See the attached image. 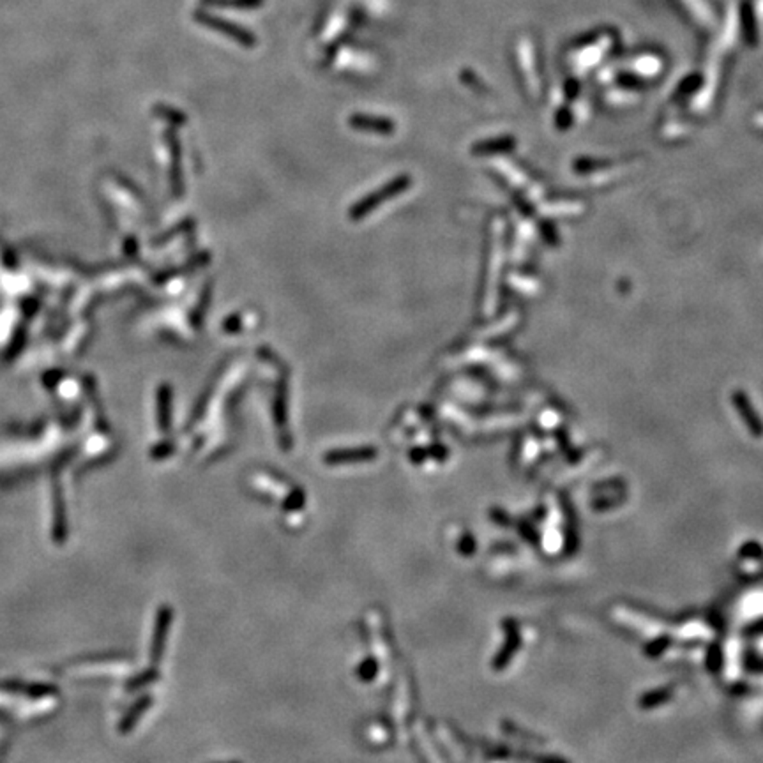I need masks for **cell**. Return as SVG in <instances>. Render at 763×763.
<instances>
[{
    "label": "cell",
    "mask_w": 763,
    "mask_h": 763,
    "mask_svg": "<svg viewBox=\"0 0 763 763\" xmlns=\"http://www.w3.org/2000/svg\"><path fill=\"white\" fill-rule=\"evenodd\" d=\"M194 18H196L202 25L209 27V29L216 30V32L223 34V36H228L230 39H234L237 45L246 46V48H253V46L256 45V36H253V34L249 32V30L244 29V27L231 23V21H227L223 20V18L212 16V14H207V13H196L194 14Z\"/></svg>",
    "instance_id": "obj_1"
},
{
    "label": "cell",
    "mask_w": 763,
    "mask_h": 763,
    "mask_svg": "<svg viewBox=\"0 0 763 763\" xmlns=\"http://www.w3.org/2000/svg\"><path fill=\"white\" fill-rule=\"evenodd\" d=\"M407 186H409V179H407V177L398 179V181L391 182L387 187H384V190L378 191V193H375L373 196H369L367 200L361 202L359 205L355 207V209H352V216H354V218H361V216L367 214V211H372L373 207L378 205L380 202H384L385 196H392L394 193L398 194L400 191H403Z\"/></svg>",
    "instance_id": "obj_2"
},
{
    "label": "cell",
    "mask_w": 763,
    "mask_h": 763,
    "mask_svg": "<svg viewBox=\"0 0 763 763\" xmlns=\"http://www.w3.org/2000/svg\"><path fill=\"white\" fill-rule=\"evenodd\" d=\"M172 615H174V611H172V608L168 606H163L161 610H159V613H157L156 631H154V645H152V659L156 661L163 656V650H165L166 635H168V629L170 626H172Z\"/></svg>",
    "instance_id": "obj_3"
},
{
    "label": "cell",
    "mask_w": 763,
    "mask_h": 763,
    "mask_svg": "<svg viewBox=\"0 0 763 763\" xmlns=\"http://www.w3.org/2000/svg\"><path fill=\"white\" fill-rule=\"evenodd\" d=\"M350 126L354 129H359V131L380 133V135H391L394 131V124L389 119H384V117L354 115L350 119Z\"/></svg>",
    "instance_id": "obj_4"
},
{
    "label": "cell",
    "mask_w": 763,
    "mask_h": 763,
    "mask_svg": "<svg viewBox=\"0 0 763 763\" xmlns=\"http://www.w3.org/2000/svg\"><path fill=\"white\" fill-rule=\"evenodd\" d=\"M376 456L375 449L369 447H363V449H350V451H334L326 456V462L329 465H336V463H352V462H367L373 459Z\"/></svg>",
    "instance_id": "obj_5"
},
{
    "label": "cell",
    "mask_w": 763,
    "mask_h": 763,
    "mask_svg": "<svg viewBox=\"0 0 763 763\" xmlns=\"http://www.w3.org/2000/svg\"><path fill=\"white\" fill-rule=\"evenodd\" d=\"M205 5L231 9H256L264 4V0H202Z\"/></svg>",
    "instance_id": "obj_6"
},
{
    "label": "cell",
    "mask_w": 763,
    "mask_h": 763,
    "mask_svg": "<svg viewBox=\"0 0 763 763\" xmlns=\"http://www.w3.org/2000/svg\"><path fill=\"white\" fill-rule=\"evenodd\" d=\"M357 675L363 682H372L376 675H378V663L376 659L369 657V659L363 661V664L357 670Z\"/></svg>",
    "instance_id": "obj_7"
},
{
    "label": "cell",
    "mask_w": 763,
    "mask_h": 763,
    "mask_svg": "<svg viewBox=\"0 0 763 763\" xmlns=\"http://www.w3.org/2000/svg\"><path fill=\"white\" fill-rule=\"evenodd\" d=\"M149 703H150L149 698H145V700H141L140 703H138V705L135 707V709H133L131 712L128 714V716H126V719H124V726H126V728H131L133 722H135V719H137L138 716H140V714H144V712H145V709H147V705H149Z\"/></svg>",
    "instance_id": "obj_8"
},
{
    "label": "cell",
    "mask_w": 763,
    "mask_h": 763,
    "mask_svg": "<svg viewBox=\"0 0 763 763\" xmlns=\"http://www.w3.org/2000/svg\"><path fill=\"white\" fill-rule=\"evenodd\" d=\"M302 503H304V497H302L301 491H297V493H292V497L286 500V509H290V511H295V509L301 508Z\"/></svg>",
    "instance_id": "obj_9"
}]
</instances>
